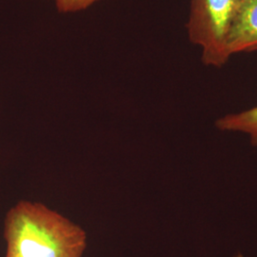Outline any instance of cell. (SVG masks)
<instances>
[{
	"instance_id": "1",
	"label": "cell",
	"mask_w": 257,
	"mask_h": 257,
	"mask_svg": "<svg viewBox=\"0 0 257 257\" xmlns=\"http://www.w3.org/2000/svg\"><path fill=\"white\" fill-rule=\"evenodd\" d=\"M5 257H82L84 230L39 203L21 201L5 220Z\"/></svg>"
},
{
	"instance_id": "2",
	"label": "cell",
	"mask_w": 257,
	"mask_h": 257,
	"mask_svg": "<svg viewBox=\"0 0 257 257\" xmlns=\"http://www.w3.org/2000/svg\"><path fill=\"white\" fill-rule=\"evenodd\" d=\"M239 0H190L186 29L189 40L201 51L204 65L222 68L231 55L229 37Z\"/></svg>"
},
{
	"instance_id": "3",
	"label": "cell",
	"mask_w": 257,
	"mask_h": 257,
	"mask_svg": "<svg viewBox=\"0 0 257 257\" xmlns=\"http://www.w3.org/2000/svg\"><path fill=\"white\" fill-rule=\"evenodd\" d=\"M231 56L257 52V0H239L229 37Z\"/></svg>"
},
{
	"instance_id": "4",
	"label": "cell",
	"mask_w": 257,
	"mask_h": 257,
	"mask_svg": "<svg viewBox=\"0 0 257 257\" xmlns=\"http://www.w3.org/2000/svg\"><path fill=\"white\" fill-rule=\"evenodd\" d=\"M215 126L223 132L247 134L251 144L257 146V106L236 113L226 114L216 120Z\"/></svg>"
},
{
	"instance_id": "5",
	"label": "cell",
	"mask_w": 257,
	"mask_h": 257,
	"mask_svg": "<svg viewBox=\"0 0 257 257\" xmlns=\"http://www.w3.org/2000/svg\"><path fill=\"white\" fill-rule=\"evenodd\" d=\"M99 0H55L56 9L60 13H75L91 7Z\"/></svg>"
},
{
	"instance_id": "6",
	"label": "cell",
	"mask_w": 257,
	"mask_h": 257,
	"mask_svg": "<svg viewBox=\"0 0 257 257\" xmlns=\"http://www.w3.org/2000/svg\"><path fill=\"white\" fill-rule=\"evenodd\" d=\"M235 257H244V255H242L241 253H239V254H237V255H236Z\"/></svg>"
}]
</instances>
